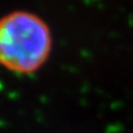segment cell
Here are the masks:
<instances>
[{
  "label": "cell",
  "mask_w": 133,
  "mask_h": 133,
  "mask_svg": "<svg viewBox=\"0 0 133 133\" xmlns=\"http://www.w3.org/2000/svg\"><path fill=\"white\" fill-rule=\"evenodd\" d=\"M53 37L36 14L14 12L0 19V64L18 74H32L47 62Z\"/></svg>",
  "instance_id": "obj_1"
}]
</instances>
